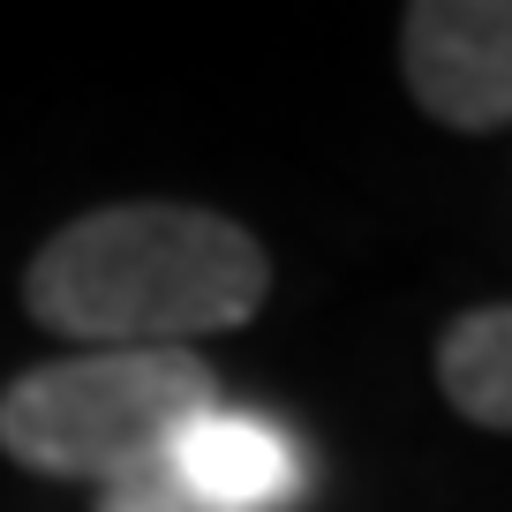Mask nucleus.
Instances as JSON below:
<instances>
[{
  "label": "nucleus",
  "mask_w": 512,
  "mask_h": 512,
  "mask_svg": "<svg viewBox=\"0 0 512 512\" xmlns=\"http://www.w3.org/2000/svg\"><path fill=\"white\" fill-rule=\"evenodd\" d=\"M272 294V256L211 204H98L46 234L23 272V309L83 347H189L234 332Z\"/></svg>",
  "instance_id": "1"
},
{
  "label": "nucleus",
  "mask_w": 512,
  "mask_h": 512,
  "mask_svg": "<svg viewBox=\"0 0 512 512\" xmlns=\"http://www.w3.org/2000/svg\"><path fill=\"white\" fill-rule=\"evenodd\" d=\"M174 467L211 512H294L317 482L309 445L264 407H211L181 430Z\"/></svg>",
  "instance_id": "4"
},
{
  "label": "nucleus",
  "mask_w": 512,
  "mask_h": 512,
  "mask_svg": "<svg viewBox=\"0 0 512 512\" xmlns=\"http://www.w3.org/2000/svg\"><path fill=\"white\" fill-rule=\"evenodd\" d=\"M219 407V369L189 347H83L8 377L0 452L23 475L106 482L166 460L196 415Z\"/></svg>",
  "instance_id": "2"
},
{
  "label": "nucleus",
  "mask_w": 512,
  "mask_h": 512,
  "mask_svg": "<svg viewBox=\"0 0 512 512\" xmlns=\"http://www.w3.org/2000/svg\"><path fill=\"white\" fill-rule=\"evenodd\" d=\"M400 76L430 121L490 136L512 121V0H415L400 16Z\"/></svg>",
  "instance_id": "3"
},
{
  "label": "nucleus",
  "mask_w": 512,
  "mask_h": 512,
  "mask_svg": "<svg viewBox=\"0 0 512 512\" xmlns=\"http://www.w3.org/2000/svg\"><path fill=\"white\" fill-rule=\"evenodd\" d=\"M91 512H211V505L189 490V482H181L174 452H166V460H151V467H136V475L106 482Z\"/></svg>",
  "instance_id": "6"
},
{
  "label": "nucleus",
  "mask_w": 512,
  "mask_h": 512,
  "mask_svg": "<svg viewBox=\"0 0 512 512\" xmlns=\"http://www.w3.org/2000/svg\"><path fill=\"white\" fill-rule=\"evenodd\" d=\"M437 392L475 430H512V302L460 309L437 332Z\"/></svg>",
  "instance_id": "5"
}]
</instances>
